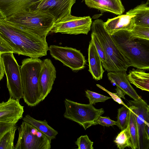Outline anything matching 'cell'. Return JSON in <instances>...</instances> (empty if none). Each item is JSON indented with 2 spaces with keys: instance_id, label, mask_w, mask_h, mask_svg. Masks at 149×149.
Returning <instances> with one entry per match:
<instances>
[{
  "instance_id": "cell-8",
  "label": "cell",
  "mask_w": 149,
  "mask_h": 149,
  "mask_svg": "<svg viewBox=\"0 0 149 149\" xmlns=\"http://www.w3.org/2000/svg\"><path fill=\"white\" fill-rule=\"evenodd\" d=\"M0 56L4 63L10 97L20 100L23 97L20 66L13 53H3Z\"/></svg>"
},
{
  "instance_id": "cell-19",
  "label": "cell",
  "mask_w": 149,
  "mask_h": 149,
  "mask_svg": "<svg viewBox=\"0 0 149 149\" xmlns=\"http://www.w3.org/2000/svg\"><path fill=\"white\" fill-rule=\"evenodd\" d=\"M88 71L96 80L102 79L104 71L102 61L93 42L91 40L88 49Z\"/></svg>"
},
{
  "instance_id": "cell-21",
  "label": "cell",
  "mask_w": 149,
  "mask_h": 149,
  "mask_svg": "<svg viewBox=\"0 0 149 149\" xmlns=\"http://www.w3.org/2000/svg\"><path fill=\"white\" fill-rule=\"evenodd\" d=\"M129 73L127 77L130 83L142 90L149 92V73L137 69H133Z\"/></svg>"
},
{
  "instance_id": "cell-23",
  "label": "cell",
  "mask_w": 149,
  "mask_h": 149,
  "mask_svg": "<svg viewBox=\"0 0 149 149\" xmlns=\"http://www.w3.org/2000/svg\"><path fill=\"white\" fill-rule=\"evenodd\" d=\"M127 126L128 127L132 144L131 148L137 149L138 130L133 112L130 109Z\"/></svg>"
},
{
  "instance_id": "cell-31",
  "label": "cell",
  "mask_w": 149,
  "mask_h": 149,
  "mask_svg": "<svg viewBox=\"0 0 149 149\" xmlns=\"http://www.w3.org/2000/svg\"><path fill=\"white\" fill-rule=\"evenodd\" d=\"M10 53H14L12 47L6 40L0 36V54Z\"/></svg>"
},
{
  "instance_id": "cell-3",
  "label": "cell",
  "mask_w": 149,
  "mask_h": 149,
  "mask_svg": "<svg viewBox=\"0 0 149 149\" xmlns=\"http://www.w3.org/2000/svg\"><path fill=\"white\" fill-rule=\"evenodd\" d=\"M3 19L45 39L56 22L48 11L40 9L29 8Z\"/></svg>"
},
{
  "instance_id": "cell-9",
  "label": "cell",
  "mask_w": 149,
  "mask_h": 149,
  "mask_svg": "<svg viewBox=\"0 0 149 149\" xmlns=\"http://www.w3.org/2000/svg\"><path fill=\"white\" fill-rule=\"evenodd\" d=\"M127 106L133 112L138 130L137 149H148L149 140L146 130V122L149 116V105L142 98L129 100Z\"/></svg>"
},
{
  "instance_id": "cell-26",
  "label": "cell",
  "mask_w": 149,
  "mask_h": 149,
  "mask_svg": "<svg viewBox=\"0 0 149 149\" xmlns=\"http://www.w3.org/2000/svg\"><path fill=\"white\" fill-rule=\"evenodd\" d=\"M17 129L16 125L12 129L0 138V149H14L15 133Z\"/></svg>"
},
{
  "instance_id": "cell-32",
  "label": "cell",
  "mask_w": 149,
  "mask_h": 149,
  "mask_svg": "<svg viewBox=\"0 0 149 149\" xmlns=\"http://www.w3.org/2000/svg\"><path fill=\"white\" fill-rule=\"evenodd\" d=\"M16 124L0 122V138L12 129Z\"/></svg>"
},
{
  "instance_id": "cell-2",
  "label": "cell",
  "mask_w": 149,
  "mask_h": 149,
  "mask_svg": "<svg viewBox=\"0 0 149 149\" xmlns=\"http://www.w3.org/2000/svg\"><path fill=\"white\" fill-rule=\"evenodd\" d=\"M130 66L149 70V40L133 36L130 31L120 30L111 35Z\"/></svg>"
},
{
  "instance_id": "cell-18",
  "label": "cell",
  "mask_w": 149,
  "mask_h": 149,
  "mask_svg": "<svg viewBox=\"0 0 149 149\" xmlns=\"http://www.w3.org/2000/svg\"><path fill=\"white\" fill-rule=\"evenodd\" d=\"M85 3L90 8L101 12L111 13L117 15H122L125 9L121 0H84Z\"/></svg>"
},
{
  "instance_id": "cell-20",
  "label": "cell",
  "mask_w": 149,
  "mask_h": 149,
  "mask_svg": "<svg viewBox=\"0 0 149 149\" xmlns=\"http://www.w3.org/2000/svg\"><path fill=\"white\" fill-rule=\"evenodd\" d=\"M147 2L137 6L126 13L134 15V25L149 27V6Z\"/></svg>"
},
{
  "instance_id": "cell-7",
  "label": "cell",
  "mask_w": 149,
  "mask_h": 149,
  "mask_svg": "<svg viewBox=\"0 0 149 149\" xmlns=\"http://www.w3.org/2000/svg\"><path fill=\"white\" fill-rule=\"evenodd\" d=\"M18 137L14 149H50L51 140L29 123L23 121L18 128Z\"/></svg>"
},
{
  "instance_id": "cell-35",
  "label": "cell",
  "mask_w": 149,
  "mask_h": 149,
  "mask_svg": "<svg viewBox=\"0 0 149 149\" xmlns=\"http://www.w3.org/2000/svg\"><path fill=\"white\" fill-rule=\"evenodd\" d=\"M0 80H1L5 74V69L3 59L1 56H0Z\"/></svg>"
},
{
  "instance_id": "cell-29",
  "label": "cell",
  "mask_w": 149,
  "mask_h": 149,
  "mask_svg": "<svg viewBox=\"0 0 149 149\" xmlns=\"http://www.w3.org/2000/svg\"><path fill=\"white\" fill-rule=\"evenodd\" d=\"M130 31L134 36L149 40V27L134 25Z\"/></svg>"
},
{
  "instance_id": "cell-37",
  "label": "cell",
  "mask_w": 149,
  "mask_h": 149,
  "mask_svg": "<svg viewBox=\"0 0 149 149\" xmlns=\"http://www.w3.org/2000/svg\"><path fill=\"white\" fill-rule=\"evenodd\" d=\"M149 1V0H148Z\"/></svg>"
},
{
  "instance_id": "cell-1",
  "label": "cell",
  "mask_w": 149,
  "mask_h": 149,
  "mask_svg": "<svg viewBox=\"0 0 149 149\" xmlns=\"http://www.w3.org/2000/svg\"><path fill=\"white\" fill-rule=\"evenodd\" d=\"M0 36L9 44L14 53L34 58L47 54L49 47L46 39L0 18Z\"/></svg>"
},
{
  "instance_id": "cell-15",
  "label": "cell",
  "mask_w": 149,
  "mask_h": 149,
  "mask_svg": "<svg viewBox=\"0 0 149 149\" xmlns=\"http://www.w3.org/2000/svg\"><path fill=\"white\" fill-rule=\"evenodd\" d=\"M56 78V71L51 60L46 58L42 60L39 77V85L43 100L51 91Z\"/></svg>"
},
{
  "instance_id": "cell-33",
  "label": "cell",
  "mask_w": 149,
  "mask_h": 149,
  "mask_svg": "<svg viewBox=\"0 0 149 149\" xmlns=\"http://www.w3.org/2000/svg\"><path fill=\"white\" fill-rule=\"evenodd\" d=\"M98 124L102 126L109 127L116 125L117 122L111 119L109 117L100 116L97 121Z\"/></svg>"
},
{
  "instance_id": "cell-4",
  "label": "cell",
  "mask_w": 149,
  "mask_h": 149,
  "mask_svg": "<svg viewBox=\"0 0 149 149\" xmlns=\"http://www.w3.org/2000/svg\"><path fill=\"white\" fill-rule=\"evenodd\" d=\"M42 61L39 58L23 60L20 68L22 98L28 106H36L43 101L39 85V77Z\"/></svg>"
},
{
  "instance_id": "cell-27",
  "label": "cell",
  "mask_w": 149,
  "mask_h": 149,
  "mask_svg": "<svg viewBox=\"0 0 149 149\" xmlns=\"http://www.w3.org/2000/svg\"><path fill=\"white\" fill-rule=\"evenodd\" d=\"M129 110L127 105L118 109L116 125L121 130L127 127Z\"/></svg>"
},
{
  "instance_id": "cell-17",
  "label": "cell",
  "mask_w": 149,
  "mask_h": 149,
  "mask_svg": "<svg viewBox=\"0 0 149 149\" xmlns=\"http://www.w3.org/2000/svg\"><path fill=\"white\" fill-rule=\"evenodd\" d=\"M134 15L127 13L111 19H108L104 22V28L110 35L120 30L131 31L134 25Z\"/></svg>"
},
{
  "instance_id": "cell-34",
  "label": "cell",
  "mask_w": 149,
  "mask_h": 149,
  "mask_svg": "<svg viewBox=\"0 0 149 149\" xmlns=\"http://www.w3.org/2000/svg\"><path fill=\"white\" fill-rule=\"evenodd\" d=\"M96 86L100 88L107 92L110 95L111 98L115 102L120 104H121L123 105H126L122 101L120 98L118 96L116 93H113L109 91L100 85L97 84Z\"/></svg>"
},
{
  "instance_id": "cell-13",
  "label": "cell",
  "mask_w": 149,
  "mask_h": 149,
  "mask_svg": "<svg viewBox=\"0 0 149 149\" xmlns=\"http://www.w3.org/2000/svg\"><path fill=\"white\" fill-rule=\"evenodd\" d=\"M126 71L108 72L107 75L111 83L116 86L115 89L116 95L119 97L125 99V95H127L133 100L141 99L130 84L127 74Z\"/></svg>"
},
{
  "instance_id": "cell-10",
  "label": "cell",
  "mask_w": 149,
  "mask_h": 149,
  "mask_svg": "<svg viewBox=\"0 0 149 149\" xmlns=\"http://www.w3.org/2000/svg\"><path fill=\"white\" fill-rule=\"evenodd\" d=\"M52 57L62 62L64 65L77 72L84 69L86 61L79 50L71 47L52 45L49 47Z\"/></svg>"
},
{
  "instance_id": "cell-36",
  "label": "cell",
  "mask_w": 149,
  "mask_h": 149,
  "mask_svg": "<svg viewBox=\"0 0 149 149\" xmlns=\"http://www.w3.org/2000/svg\"><path fill=\"white\" fill-rule=\"evenodd\" d=\"M145 130L149 140V116L146 122Z\"/></svg>"
},
{
  "instance_id": "cell-14",
  "label": "cell",
  "mask_w": 149,
  "mask_h": 149,
  "mask_svg": "<svg viewBox=\"0 0 149 149\" xmlns=\"http://www.w3.org/2000/svg\"><path fill=\"white\" fill-rule=\"evenodd\" d=\"M24 107L19 100L9 97L0 104V122L16 124L23 118Z\"/></svg>"
},
{
  "instance_id": "cell-25",
  "label": "cell",
  "mask_w": 149,
  "mask_h": 149,
  "mask_svg": "<svg viewBox=\"0 0 149 149\" xmlns=\"http://www.w3.org/2000/svg\"><path fill=\"white\" fill-rule=\"evenodd\" d=\"M118 148L124 149L126 147H132L130 136L127 126L118 134L114 141Z\"/></svg>"
},
{
  "instance_id": "cell-22",
  "label": "cell",
  "mask_w": 149,
  "mask_h": 149,
  "mask_svg": "<svg viewBox=\"0 0 149 149\" xmlns=\"http://www.w3.org/2000/svg\"><path fill=\"white\" fill-rule=\"evenodd\" d=\"M22 119L23 121L31 125L43 133L50 140L56 139L58 132L49 126L45 120H37L28 114Z\"/></svg>"
},
{
  "instance_id": "cell-24",
  "label": "cell",
  "mask_w": 149,
  "mask_h": 149,
  "mask_svg": "<svg viewBox=\"0 0 149 149\" xmlns=\"http://www.w3.org/2000/svg\"><path fill=\"white\" fill-rule=\"evenodd\" d=\"M91 40L94 44L101 58L103 67L107 72H112L102 46L97 36L93 32L91 34Z\"/></svg>"
},
{
  "instance_id": "cell-30",
  "label": "cell",
  "mask_w": 149,
  "mask_h": 149,
  "mask_svg": "<svg viewBox=\"0 0 149 149\" xmlns=\"http://www.w3.org/2000/svg\"><path fill=\"white\" fill-rule=\"evenodd\" d=\"M75 144L78 149H93V142L89 139L87 135H82L77 138Z\"/></svg>"
},
{
  "instance_id": "cell-5",
  "label": "cell",
  "mask_w": 149,
  "mask_h": 149,
  "mask_svg": "<svg viewBox=\"0 0 149 149\" xmlns=\"http://www.w3.org/2000/svg\"><path fill=\"white\" fill-rule=\"evenodd\" d=\"M104 22L97 19L92 23V32L100 42L111 68L112 72L127 71L129 63L118 48L111 36L105 29Z\"/></svg>"
},
{
  "instance_id": "cell-11",
  "label": "cell",
  "mask_w": 149,
  "mask_h": 149,
  "mask_svg": "<svg viewBox=\"0 0 149 149\" xmlns=\"http://www.w3.org/2000/svg\"><path fill=\"white\" fill-rule=\"evenodd\" d=\"M92 22L89 16L78 17L71 15L56 22L50 32L75 35H87L91 30Z\"/></svg>"
},
{
  "instance_id": "cell-12",
  "label": "cell",
  "mask_w": 149,
  "mask_h": 149,
  "mask_svg": "<svg viewBox=\"0 0 149 149\" xmlns=\"http://www.w3.org/2000/svg\"><path fill=\"white\" fill-rule=\"evenodd\" d=\"M76 0H41L33 8L48 11L55 18L56 22L70 16L72 7Z\"/></svg>"
},
{
  "instance_id": "cell-28",
  "label": "cell",
  "mask_w": 149,
  "mask_h": 149,
  "mask_svg": "<svg viewBox=\"0 0 149 149\" xmlns=\"http://www.w3.org/2000/svg\"><path fill=\"white\" fill-rule=\"evenodd\" d=\"M85 93L86 96L89 100V103L95 105L98 102H104L107 100L111 98L88 90L85 91Z\"/></svg>"
},
{
  "instance_id": "cell-6",
  "label": "cell",
  "mask_w": 149,
  "mask_h": 149,
  "mask_svg": "<svg viewBox=\"0 0 149 149\" xmlns=\"http://www.w3.org/2000/svg\"><path fill=\"white\" fill-rule=\"evenodd\" d=\"M64 102L65 108L64 117L77 123L85 130L98 124V118L104 112L103 108L96 109L90 103L80 104L67 99H65Z\"/></svg>"
},
{
  "instance_id": "cell-16",
  "label": "cell",
  "mask_w": 149,
  "mask_h": 149,
  "mask_svg": "<svg viewBox=\"0 0 149 149\" xmlns=\"http://www.w3.org/2000/svg\"><path fill=\"white\" fill-rule=\"evenodd\" d=\"M41 0H0V18L4 19L23 10L33 8Z\"/></svg>"
}]
</instances>
